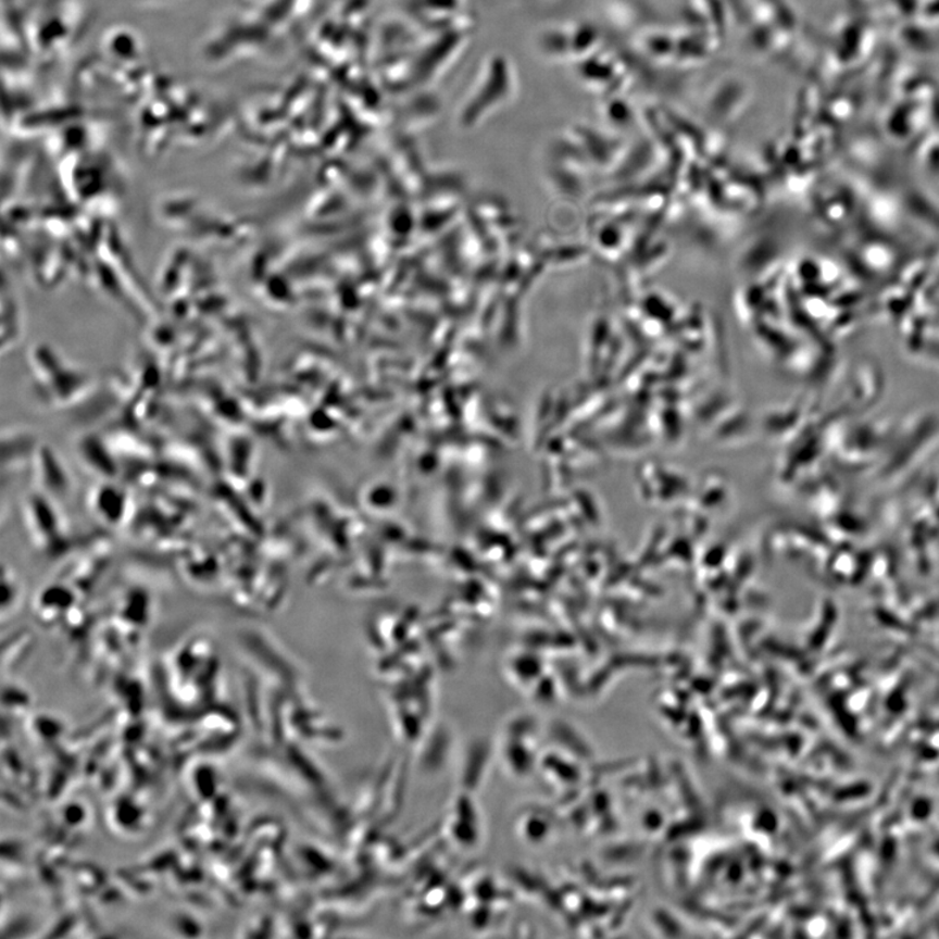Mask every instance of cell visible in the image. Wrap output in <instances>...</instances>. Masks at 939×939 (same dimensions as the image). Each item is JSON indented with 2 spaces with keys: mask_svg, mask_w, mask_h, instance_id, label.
<instances>
[{
  "mask_svg": "<svg viewBox=\"0 0 939 939\" xmlns=\"http://www.w3.org/2000/svg\"><path fill=\"white\" fill-rule=\"evenodd\" d=\"M25 519L33 541L41 550H54L62 539L61 515L57 512L49 496L33 493L25 500Z\"/></svg>",
  "mask_w": 939,
  "mask_h": 939,
  "instance_id": "obj_1",
  "label": "cell"
},
{
  "mask_svg": "<svg viewBox=\"0 0 939 939\" xmlns=\"http://www.w3.org/2000/svg\"><path fill=\"white\" fill-rule=\"evenodd\" d=\"M32 463L39 492L52 499L67 498L72 488L68 470L54 449L39 443Z\"/></svg>",
  "mask_w": 939,
  "mask_h": 939,
  "instance_id": "obj_2",
  "label": "cell"
},
{
  "mask_svg": "<svg viewBox=\"0 0 939 939\" xmlns=\"http://www.w3.org/2000/svg\"><path fill=\"white\" fill-rule=\"evenodd\" d=\"M39 443L35 434L26 429L4 430L2 435L3 472L17 470L35 459Z\"/></svg>",
  "mask_w": 939,
  "mask_h": 939,
  "instance_id": "obj_3",
  "label": "cell"
},
{
  "mask_svg": "<svg viewBox=\"0 0 939 939\" xmlns=\"http://www.w3.org/2000/svg\"><path fill=\"white\" fill-rule=\"evenodd\" d=\"M90 508L103 524L121 525L128 511L127 494L120 487L103 483L91 492Z\"/></svg>",
  "mask_w": 939,
  "mask_h": 939,
  "instance_id": "obj_4",
  "label": "cell"
},
{
  "mask_svg": "<svg viewBox=\"0 0 939 939\" xmlns=\"http://www.w3.org/2000/svg\"><path fill=\"white\" fill-rule=\"evenodd\" d=\"M77 454L84 467L98 478L110 481L117 473L116 462L111 456L110 450L95 437H85L77 446Z\"/></svg>",
  "mask_w": 939,
  "mask_h": 939,
  "instance_id": "obj_5",
  "label": "cell"
},
{
  "mask_svg": "<svg viewBox=\"0 0 939 939\" xmlns=\"http://www.w3.org/2000/svg\"><path fill=\"white\" fill-rule=\"evenodd\" d=\"M75 593L61 584L46 587L38 593L37 613L39 616L52 617L59 616L74 602Z\"/></svg>",
  "mask_w": 939,
  "mask_h": 939,
  "instance_id": "obj_6",
  "label": "cell"
},
{
  "mask_svg": "<svg viewBox=\"0 0 939 939\" xmlns=\"http://www.w3.org/2000/svg\"><path fill=\"white\" fill-rule=\"evenodd\" d=\"M2 618L15 616L23 599V586L17 574L7 564L2 566Z\"/></svg>",
  "mask_w": 939,
  "mask_h": 939,
  "instance_id": "obj_7",
  "label": "cell"
}]
</instances>
